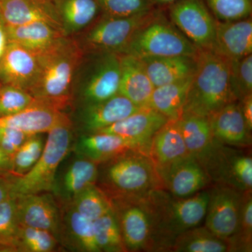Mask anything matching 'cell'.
I'll list each match as a JSON object with an SVG mask.
<instances>
[{
	"instance_id": "obj_36",
	"label": "cell",
	"mask_w": 252,
	"mask_h": 252,
	"mask_svg": "<svg viewBox=\"0 0 252 252\" xmlns=\"http://www.w3.org/2000/svg\"><path fill=\"white\" fill-rule=\"evenodd\" d=\"M45 142L41 133L29 136L11 157L10 175L20 177L30 171L40 158Z\"/></svg>"
},
{
	"instance_id": "obj_34",
	"label": "cell",
	"mask_w": 252,
	"mask_h": 252,
	"mask_svg": "<svg viewBox=\"0 0 252 252\" xmlns=\"http://www.w3.org/2000/svg\"><path fill=\"white\" fill-rule=\"evenodd\" d=\"M70 204L81 216L93 221L112 208L109 198L96 185L84 189Z\"/></svg>"
},
{
	"instance_id": "obj_2",
	"label": "cell",
	"mask_w": 252,
	"mask_h": 252,
	"mask_svg": "<svg viewBox=\"0 0 252 252\" xmlns=\"http://www.w3.org/2000/svg\"><path fill=\"white\" fill-rule=\"evenodd\" d=\"M37 56V77L28 92L61 110L70 99L74 74L80 63V46L64 36Z\"/></svg>"
},
{
	"instance_id": "obj_16",
	"label": "cell",
	"mask_w": 252,
	"mask_h": 252,
	"mask_svg": "<svg viewBox=\"0 0 252 252\" xmlns=\"http://www.w3.org/2000/svg\"><path fill=\"white\" fill-rule=\"evenodd\" d=\"M39 70L37 54L9 42L0 60V84L21 88L28 92Z\"/></svg>"
},
{
	"instance_id": "obj_6",
	"label": "cell",
	"mask_w": 252,
	"mask_h": 252,
	"mask_svg": "<svg viewBox=\"0 0 252 252\" xmlns=\"http://www.w3.org/2000/svg\"><path fill=\"white\" fill-rule=\"evenodd\" d=\"M165 8L136 32L122 54L137 58L195 56L199 49L165 17Z\"/></svg>"
},
{
	"instance_id": "obj_17",
	"label": "cell",
	"mask_w": 252,
	"mask_h": 252,
	"mask_svg": "<svg viewBox=\"0 0 252 252\" xmlns=\"http://www.w3.org/2000/svg\"><path fill=\"white\" fill-rule=\"evenodd\" d=\"M168 121L167 118L147 106L97 132L114 134L132 141L148 154L152 137Z\"/></svg>"
},
{
	"instance_id": "obj_39",
	"label": "cell",
	"mask_w": 252,
	"mask_h": 252,
	"mask_svg": "<svg viewBox=\"0 0 252 252\" xmlns=\"http://www.w3.org/2000/svg\"><path fill=\"white\" fill-rule=\"evenodd\" d=\"M230 252H252V190L244 192L240 224L236 234L228 239Z\"/></svg>"
},
{
	"instance_id": "obj_49",
	"label": "cell",
	"mask_w": 252,
	"mask_h": 252,
	"mask_svg": "<svg viewBox=\"0 0 252 252\" xmlns=\"http://www.w3.org/2000/svg\"><path fill=\"white\" fill-rule=\"evenodd\" d=\"M1 84H0V88H1Z\"/></svg>"
},
{
	"instance_id": "obj_37",
	"label": "cell",
	"mask_w": 252,
	"mask_h": 252,
	"mask_svg": "<svg viewBox=\"0 0 252 252\" xmlns=\"http://www.w3.org/2000/svg\"><path fill=\"white\" fill-rule=\"evenodd\" d=\"M59 243L56 237L48 230L19 225L16 252H51L56 250Z\"/></svg>"
},
{
	"instance_id": "obj_33",
	"label": "cell",
	"mask_w": 252,
	"mask_h": 252,
	"mask_svg": "<svg viewBox=\"0 0 252 252\" xmlns=\"http://www.w3.org/2000/svg\"><path fill=\"white\" fill-rule=\"evenodd\" d=\"M94 237L99 251L127 252L117 217L112 208L102 217L94 220Z\"/></svg>"
},
{
	"instance_id": "obj_47",
	"label": "cell",
	"mask_w": 252,
	"mask_h": 252,
	"mask_svg": "<svg viewBox=\"0 0 252 252\" xmlns=\"http://www.w3.org/2000/svg\"><path fill=\"white\" fill-rule=\"evenodd\" d=\"M11 158L0 148V176H8L11 172Z\"/></svg>"
},
{
	"instance_id": "obj_46",
	"label": "cell",
	"mask_w": 252,
	"mask_h": 252,
	"mask_svg": "<svg viewBox=\"0 0 252 252\" xmlns=\"http://www.w3.org/2000/svg\"><path fill=\"white\" fill-rule=\"evenodd\" d=\"M11 188V181L10 175L0 176V204L9 196Z\"/></svg>"
},
{
	"instance_id": "obj_22",
	"label": "cell",
	"mask_w": 252,
	"mask_h": 252,
	"mask_svg": "<svg viewBox=\"0 0 252 252\" xmlns=\"http://www.w3.org/2000/svg\"><path fill=\"white\" fill-rule=\"evenodd\" d=\"M148 155L157 172L190 156L182 137L178 120H169L151 140Z\"/></svg>"
},
{
	"instance_id": "obj_13",
	"label": "cell",
	"mask_w": 252,
	"mask_h": 252,
	"mask_svg": "<svg viewBox=\"0 0 252 252\" xmlns=\"http://www.w3.org/2000/svg\"><path fill=\"white\" fill-rule=\"evenodd\" d=\"M15 196L20 224L48 230L58 239L62 211L54 195L46 192Z\"/></svg>"
},
{
	"instance_id": "obj_9",
	"label": "cell",
	"mask_w": 252,
	"mask_h": 252,
	"mask_svg": "<svg viewBox=\"0 0 252 252\" xmlns=\"http://www.w3.org/2000/svg\"><path fill=\"white\" fill-rule=\"evenodd\" d=\"M155 7L143 14L126 17L102 14L97 23L88 32L84 44L95 53L110 52L122 54L134 35L158 12Z\"/></svg>"
},
{
	"instance_id": "obj_42",
	"label": "cell",
	"mask_w": 252,
	"mask_h": 252,
	"mask_svg": "<svg viewBox=\"0 0 252 252\" xmlns=\"http://www.w3.org/2000/svg\"><path fill=\"white\" fill-rule=\"evenodd\" d=\"M101 14L117 17L135 16L153 9L150 0H97Z\"/></svg>"
},
{
	"instance_id": "obj_27",
	"label": "cell",
	"mask_w": 252,
	"mask_h": 252,
	"mask_svg": "<svg viewBox=\"0 0 252 252\" xmlns=\"http://www.w3.org/2000/svg\"><path fill=\"white\" fill-rule=\"evenodd\" d=\"M139 59L155 88L191 77L196 67V56H162Z\"/></svg>"
},
{
	"instance_id": "obj_18",
	"label": "cell",
	"mask_w": 252,
	"mask_h": 252,
	"mask_svg": "<svg viewBox=\"0 0 252 252\" xmlns=\"http://www.w3.org/2000/svg\"><path fill=\"white\" fill-rule=\"evenodd\" d=\"M0 9L7 26L45 23L64 34L54 0H0Z\"/></svg>"
},
{
	"instance_id": "obj_31",
	"label": "cell",
	"mask_w": 252,
	"mask_h": 252,
	"mask_svg": "<svg viewBox=\"0 0 252 252\" xmlns=\"http://www.w3.org/2000/svg\"><path fill=\"white\" fill-rule=\"evenodd\" d=\"M63 33L68 36L89 26L101 14L97 0H54Z\"/></svg>"
},
{
	"instance_id": "obj_28",
	"label": "cell",
	"mask_w": 252,
	"mask_h": 252,
	"mask_svg": "<svg viewBox=\"0 0 252 252\" xmlns=\"http://www.w3.org/2000/svg\"><path fill=\"white\" fill-rule=\"evenodd\" d=\"M177 120L189 154L201 163L215 142L208 117L182 114Z\"/></svg>"
},
{
	"instance_id": "obj_7",
	"label": "cell",
	"mask_w": 252,
	"mask_h": 252,
	"mask_svg": "<svg viewBox=\"0 0 252 252\" xmlns=\"http://www.w3.org/2000/svg\"><path fill=\"white\" fill-rule=\"evenodd\" d=\"M162 229L171 245L181 233L199 224L205 220L209 190H200L186 198H176L163 189L150 192ZM172 247V246H171Z\"/></svg>"
},
{
	"instance_id": "obj_5",
	"label": "cell",
	"mask_w": 252,
	"mask_h": 252,
	"mask_svg": "<svg viewBox=\"0 0 252 252\" xmlns=\"http://www.w3.org/2000/svg\"><path fill=\"white\" fill-rule=\"evenodd\" d=\"M44 150L30 171L20 177L10 175L14 195L51 193L56 173L72 143V123L68 117L47 132Z\"/></svg>"
},
{
	"instance_id": "obj_12",
	"label": "cell",
	"mask_w": 252,
	"mask_h": 252,
	"mask_svg": "<svg viewBox=\"0 0 252 252\" xmlns=\"http://www.w3.org/2000/svg\"><path fill=\"white\" fill-rule=\"evenodd\" d=\"M96 54L97 59L93 63L81 89V98L85 105L102 102L119 94L120 54Z\"/></svg>"
},
{
	"instance_id": "obj_40",
	"label": "cell",
	"mask_w": 252,
	"mask_h": 252,
	"mask_svg": "<svg viewBox=\"0 0 252 252\" xmlns=\"http://www.w3.org/2000/svg\"><path fill=\"white\" fill-rule=\"evenodd\" d=\"M42 101L35 98L27 91L11 85L0 88V117L22 112Z\"/></svg>"
},
{
	"instance_id": "obj_11",
	"label": "cell",
	"mask_w": 252,
	"mask_h": 252,
	"mask_svg": "<svg viewBox=\"0 0 252 252\" xmlns=\"http://www.w3.org/2000/svg\"><path fill=\"white\" fill-rule=\"evenodd\" d=\"M243 193L218 184L209 190L205 226L219 238L228 240L238 232Z\"/></svg>"
},
{
	"instance_id": "obj_8",
	"label": "cell",
	"mask_w": 252,
	"mask_h": 252,
	"mask_svg": "<svg viewBox=\"0 0 252 252\" xmlns=\"http://www.w3.org/2000/svg\"><path fill=\"white\" fill-rule=\"evenodd\" d=\"M201 165L211 182L228 186L241 192L252 190V156L243 149L215 140Z\"/></svg>"
},
{
	"instance_id": "obj_32",
	"label": "cell",
	"mask_w": 252,
	"mask_h": 252,
	"mask_svg": "<svg viewBox=\"0 0 252 252\" xmlns=\"http://www.w3.org/2000/svg\"><path fill=\"white\" fill-rule=\"evenodd\" d=\"M174 252H228V240L212 233L206 227H194L179 235L170 249Z\"/></svg>"
},
{
	"instance_id": "obj_30",
	"label": "cell",
	"mask_w": 252,
	"mask_h": 252,
	"mask_svg": "<svg viewBox=\"0 0 252 252\" xmlns=\"http://www.w3.org/2000/svg\"><path fill=\"white\" fill-rule=\"evenodd\" d=\"M192 78L189 77L154 89L149 106L169 120L180 119L183 113Z\"/></svg>"
},
{
	"instance_id": "obj_23",
	"label": "cell",
	"mask_w": 252,
	"mask_h": 252,
	"mask_svg": "<svg viewBox=\"0 0 252 252\" xmlns=\"http://www.w3.org/2000/svg\"><path fill=\"white\" fill-rule=\"evenodd\" d=\"M120 63L119 94L137 107H147L155 87L140 59L132 55L120 54Z\"/></svg>"
},
{
	"instance_id": "obj_15",
	"label": "cell",
	"mask_w": 252,
	"mask_h": 252,
	"mask_svg": "<svg viewBox=\"0 0 252 252\" xmlns=\"http://www.w3.org/2000/svg\"><path fill=\"white\" fill-rule=\"evenodd\" d=\"M162 189L176 198H186L203 190L211 183L203 165L189 157L158 172Z\"/></svg>"
},
{
	"instance_id": "obj_24",
	"label": "cell",
	"mask_w": 252,
	"mask_h": 252,
	"mask_svg": "<svg viewBox=\"0 0 252 252\" xmlns=\"http://www.w3.org/2000/svg\"><path fill=\"white\" fill-rule=\"evenodd\" d=\"M64 205L62 211L59 243L72 250L83 252H100L94 237V221L81 216L70 203Z\"/></svg>"
},
{
	"instance_id": "obj_4",
	"label": "cell",
	"mask_w": 252,
	"mask_h": 252,
	"mask_svg": "<svg viewBox=\"0 0 252 252\" xmlns=\"http://www.w3.org/2000/svg\"><path fill=\"white\" fill-rule=\"evenodd\" d=\"M95 185L109 199L144 195L162 189L153 162L139 149H130L98 164Z\"/></svg>"
},
{
	"instance_id": "obj_48",
	"label": "cell",
	"mask_w": 252,
	"mask_h": 252,
	"mask_svg": "<svg viewBox=\"0 0 252 252\" xmlns=\"http://www.w3.org/2000/svg\"><path fill=\"white\" fill-rule=\"evenodd\" d=\"M154 7L166 8L177 0H150Z\"/></svg>"
},
{
	"instance_id": "obj_29",
	"label": "cell",
	"mask_w": 252,
	"mask_h": 252,
	"mask_svg": "<svg viewBox=\"0 0 252 252\" xmlns=\"http://www.w3.org/2000/svg\"><path fill=\"white\" fill-rule=\"evenodd\" d=\"M9 42L15 43L32 52L40 53L64 36L61 32L45 23H31L7 26Z\"/></svg>"
},
{
	"instance_id": "obj_21",
	"label": "cell",
	"mask_w": 252,
	"mask_h": 252,
	"mask_svg": "<svg viewBox=\"0 0 252 252\" xmlns=\"http://www.w3.org/2000/svg\"><path fill=\"white\" fill-rule=\"evenodd\" d=\"M140 108L125 96L118 94L102 102L85 105L81 114V124L87 134L94 133L120 122Z\"/></svg>"
},
{
	"instance_id": "obj_19",
	"label": "cell",
	"mask_w": 252,
	"mask_h": 252,
	"mask_svg": "<svg viewBox=\"0 0 252 252\" xmlns=\"http://www.w3.org/2000/svg\"><path fill=\"white\" fill-rule=\"evenodd\" d=\"M214 138L224 145L245 149L252 144V132L244 120L238 101L208 117Z\"/></svg>"
},
{
	"instance_id": "obj_43",
	"label": "cell",
	"mask_w": 252,
	"mask_h": 252,
	"mask_svg": "<svg viewBox=\"0 0 252 252\" xmlns=\"http://www.w3.org/2000/svg\"><path fill=\"white\" fill-rule=\"evenodd\" d=\"M31 135L18 129L0 127V148L11 158Z\"/></svg>"
},
{
	"instance_id": "obj_20",
	"label": "cell",
	"mask_w": 252,
	"mask_h": 252,
	"mask_svg": "<svg viewBox=\"0 0 252 252\" xmlns=\"http://www.w3.org/2000/svg\"><path fill=\"white\" fill-rule=\"evenodd\" d=\"M212 51L228 60L252 54V18L227 22L216 19Z\"/></svg>"
},
{
	"instance_id": "obj_35",
	"label": "cell",
	"mask_w": 252,
	"mask_h": 252,
	"mask_svg": "<svg viewBox=\"0 0 252 252\" xmlns=\"http://www.w3.org/2000/svg\"><path fill=\"white\" fill-rule=\"evenodd\" d=\"M19 225L16 196L10 192L0 204V252H16Z\"/></svg>"
},
{
	"instance_id": "obj_25",
	"label": "cell",
	"mask_w": 252,
	"mask_h": 252,
	"mask_svg": "<svg viewBox=\"0 0 252 252\" xmlns=\"http://www.w3.org/2000/svg\"><path fill=\"white\" fill-rule=\"evenodd\" d=\"M67 116L61 110L44 102L22 112L0 117V127H11L30 135L48 132Z\"/></svg>"
},
{
	"instance_id": "obj_10",
	"label": "cell",
	"mask_w": 252,
	"mask_h": 252,
	"mask_svg": "<svg viewBox=\"0 0 252 252\" xmlns=\"http://www.w3.org/2000/svg\"><path fill=\"white\" fill-rule=\"evenodd\" d=\"M166 8L170 21L194 45L213 49L216 18L204 0H177Z\"/></svg>"
},
{
	"instance_id": "obj_14",
	"label": "cell",
	"mask_w": 252,
	"mask_h": 252,
	"mask_svg": "<svg viewBox=\"0 0 252 252\" xmlns=\"http://www.w3.org/2000/svg\"><path fill=\"white\" fill-rule=\"evenodd\" d=\"M75 154L64 167L60 165L51 192L61 205L72 203L78 194L97 182L98 164Z\"/></svg>"
},
{
	"instance_id": "obj_38",
	"label": "cell",
	"mask_w": 252,
	"mask_h": 252,
	"mask_svg": "<svg viewBox=\"0 0 252 252\" xmlns=\"http://www.w3.org/2000/svg\"><path fill=\"white\" fill-rule=\"evenodd\" d=\"M229 85L236 101L252 94V54L229 60Z\"/></svg>"
},
{
	"instance_id": "obj_26",
	"label": "cell",
	"mask_w": 252,
	"mask_h": 252,
	"mask_svg": "<svg viewBox=\"0 0 252 252\" xmlns=\"http://www.w3.org/2000/svg\"><path fill=\"white\" fill-rule=\"evenodd\" d=\"M130 149L142 151L138 144L121 136L94 132L81 136L76 144L74 152L99 164Z\"/></svg>"
},
{
	"instance_id": "obj_41",
	"label": "cell",
	"mask_w": 252,
	"mask_h": 252,
	"mask_svg": "<svg viewBox=\"0 0 252 252\" xmlns=\"http://www.w3.org/2000/svg\"><path fill=\"white\" fill-rule=\"evenodd\" d=\"M218 21H235L251 17L252 0H205Z\"/></svg>"
},
{
	"instance_id": "obj_1",
	"label": "cell",
	"mask_w": 252,
	"mask_h": 252,
	"mask_svg": "<svg viewBox=\"0 0 252 252\" xmlns=\"http://www.w3.org/2000/svg\"><path fill=\"white\" fill-rule=\"evenodd\" d=\"M127 252H170L150 192L109 199Z\"/></svg>"
},
{
	"instance_id": "obj_3",
	"label": "cell",
	"mask_w": 252,
	"mask_h": 252,
	"mask_svg": "<svg viewBox=\"0 0 252 252\" xmlns=\"http://www.w3.org/2000/svg\"><path fill=\"white\" fill-rule=\"evenodd\" d=\"M235 101L230 89L229 60L212 50L199 49L182 114L209 117Z\"/></svg>"
},
{
	"instance_id": "obj_45",
	"label": "cell",
	"mask_w": 252,
	"mask_h": 252,
	"mask_svg": "<svg viewBox=\"0 0 252 252\" xmlns=\"http://www.w3.org/2000/svg\"><path fill=\"white\" fill-rule=\"evenodd\" d=\"M9 38L7 34V25L5 22L1 9H0V60L2 58L6 48L9 45Z\"/></svg>"
},
{
	"instance_id": "obj_44",
	"label": "cell",
	"mask_w": 252,
	"mask_h": 252,
	"mask_svg": "<svg viewBox=\"0 0 252 252\" xmlns=\"http://www.w3.org/2000/svg\"><path fill=\"white\" fill-rule=\"evenodd\" d=\"M240 111L248 130L252 131V94L238 101Z\"/></svg>"
}]
</instances>
